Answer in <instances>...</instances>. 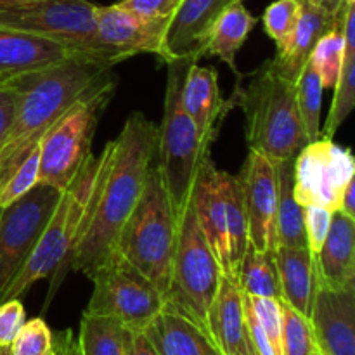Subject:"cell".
<instances>
[{
    "label": "cell",
    "mask_w": 355,
    "mask_h": 355,
    "mask_svg": "<svg viewBox=\"0 0 355 355\" xmlns=\"http://www.w3.org/2000/svg\"><path fill=\"white\" fill-rule=\"evenodd\" d=\"M113 141L111 168L71 259V270H80L89 279L116 252L121 231L141 200L158 149V127L144 113L135 111Z\"/></svg>",
    "instance_id": "cell-1"
},
{
    "label": "cell",
    "mask_w": 355,
    "mask_h": 355,
    "mask_svg": "<svg viewBox=\"0 0 355 355\" xmlns=\"http://www.w3.org/2000/svg\"><path fill=\"white\" fill-rule=\"evenodd\" d=\"M10 85L17 90V110L0 149V187L66 111L99 90L116 87V76L111 66L75 58L21 76Z\"/></svg>",
    "instance_id": "cell-2"
},
{
    "label": "cell",
    "mask_w": 355,
    "mask_h": 355,
    "mask_svg": "<svg viewBox=\"0 0 355 355\" xmlns=\"http://www.w3.org/2000/svg\"><path fill=\"white\" fill-rule=\"evenodd\" d=\"M114 153V141L104 146L99 155H90L71 182L61 191L58 205L28 259L26 266L14 277L3 293L2 302L19 298L30 290L31 284L42 279H51L47 302L51 304L58 288L71 270V259L82 241L85 229L92 217L101 189L111 168ZM0 302V304H2Z\"/></svg>",
    "instance_id": "cell-3"
},
{
    "label": "cell",
    "mask_w": 355,
    "mask_h": 355,
    "mask_svg": "<svg viewBox=\"0 0 355 355\" xmlns=\"http://www.w3.org/2000/svg\"><path fill=\"white\" fill-rule=\"evenodd\" d=\"M295 83L281 73L272 58L250 73L248 83L234 92V103L245 116L250 151L260 153L272 163L293 162L309 144Z\"/></svg>",
    "instance_id": "cell-4"
},
{
    "label": "cell",
    "mask_w": 355,
    "mask_h": 355,
    "mask_svg": "<svg viewBox=\"0 0 355 355\" xmlns=\"http://www.w3.org/2000/svg\"><path fill=\"white\" fill-rule=\"evenodd\" d=\"M189 61L168 64L166 75L163 121L158 127V165L165 193L168 196L175 218L180 222L193 196L194 182L205 159L210 156V146L201 135L180 103V83Z\"/></svg>",
    "instance_id": "cell-5"
},
{
    "label": "cell",
    "mask_w": 355,
    "mask_h": 355,
    "mask_svg": "<svg viewBox=\"0 0 355 355\" xmlns=\"http://www.w3.org/2000/svg\"><path fill=\"white\" fill-rule=\"evenodd\" d=\"M179 224L158 170L151 166L141 200L118 239L116 252L144 274L165 298L172 279Z\"/></svg>",
    "instance_id": "cell-6"
},
{
    "label": "cell",
    "mask_w": 355,
    "mask_h": 355,
    "mask_svg": "<svg viewBox=\"0 0 355 355\" xmlns=\"http://www.w3.org/2000/svg\"><path fill=\"white\" fill-rule=\"evenodd\" d=\"M0 28H10L58 42L111 68L116 64L97 38L96 3L89 0L0 2Z\"/></svg>",
    "instance_id": "cell-7"
},
{
    "label": "cell",
    "mask_w": 355,
    "mask_h": 355,
    "mask_svg": "<svg viewBox=\"0 0 355 355\" xmlns=\"http://www.w3.org/2000/svg\"><path fill=\"white\" fill-rule=\"evenodd\" d=\"M222 276L224 272L198 225L193 203H189L179 224L165 307L186 315L207 331L208 311Z\"/></svg>",
    "instance_id": "cell-8"
},
{
    "label": "cell",
    "mask_w": 355,
    "mask_h": 355,
    "mask_svg": "<svg viewBox=\"0 0 355 355\" xmlns=\"http://www.w3.org/2000/svg\"><path fill=\"white\" fill-rule=\"evenodd\" d=\"M94 284L85 312L121 322L128 331H146L165 309L162 291L118 252L90 276Z\"/></svg>",
    "instance_id": "cell-9"
},
{
    "label": "cell",
    "mask_w": 355,
    "mask_h": 355,
    "mask_svg": "<svg viewBox=\"0 0 355 355\" xmlns=\"http://www.w3.org/2000/svg\"><path fill=\"white\" fill-rule=\"evenodd\" d=\"M116 87L99 90L66 111L38 144V184L64 191L83 163L92 155L97 123Z\"/></svg>",
    "instance_id": "cell-10"
},
{
    "label": "cell",
    "mask_w": 355,
    "mask_h": 355,
    "mask_svg": "<svg viewBox=\"0 0 355 355\" xmlns=\"http://www.w3.org/2000/svg\"><path fill=\"white\" fill-rule=\"evenodd\" d=\"M61 191L38 184L14 203L0 208V302L33 253Z\"/></svg>",
    "instance_id": "cell-11"
},
{
    "label": "cell",
    "mask_w": 355,
    "mask_h": 355,
    "mask_svg": "<svg viewBox=\"0 0 355 355\" xmlns=\"http://www.w3.org/2000/svg\"><path fill=\"white\" fill-rule=\"evenodd\" d=\"M355 179V159L349 148L319 137L293 159V194L302 207L340 210L343 191Z\"/></svg>",
    "instance_id": "cell-12"
},
{
    "label": "cell",
    "mask_w": 355,
    "mask_h": 355,
    "mask_svg": "<svg viewBox=\"0 0 355 355\" xmlns=\"http://www.w3.org/2000/svg\"><path fill=\"white\" fill-rule=\"evenodd\" d=\"M243 189L250 246L259 252L277 248V175L276 166L260 153L248 151L238 175Z\"/></svg>",
    "instance_id": "cell-13"
},
{
    "label": "cell",
    "mask_w": 355,
    "mask_h": 355,
    "mask_svg": "<svg viewBox=\"0 0 355 355\" xmlns=\"http://www.w3.org/2000/svg\"><path fill=\"white\" fill-rule=\"evenodd\" d=\"M97 38L114 62L137 54H155L162 59L168 21L139 17L116 3L96 6Z\"/></svg>",
    "instance_id": "cell-14"
},
{
    "label": "cell",
    "mask_w": 355,
    "mask_h": 355,
    "mask_svg": "<svg viewBox=\"0 0 355 355\" xmlns=\"http://www.w3.org/2000/svg\"><path fill=\"white\" fill-rule=\"evenodd\" d=\"M243 0H182L170 17L163 40L162 61H198L215 21L232 3Z\"/></svg>",
    "instance_id": "cell-15"
},
{
    "label": "cell",
    "mask_w": 355,
    "mask_h": 355,
    "mask_svg": "<svg viewBox=\"0 0 355 355\" xmlns=\"http://www.w3.org/2000/svg\"><path fill=\"white\" fill-rule=\"evenodd\" d=\"M309 322L319 354L355 355V288L318 284Z\"/></svg>",
    "instance_id": "cell-16"
},
{
    "label": "cell",
    "mask_w": 355,
    "mask_h": 355,
    "mask_svg": "<svg viewBox=\"0 0 355 355\" xmlns=\"http://www.w3.org/2000/svg\"><path fill=\"white\" fill-rule=\"evenodd\" d=\"M75 58L85 55L37 35L0 28V83H10Z\"/></svg>",
    "instance_id": "cell-17"
},
{
    "label": "cell",
    "mask_w": 355,
    "mask_h": 355,
    "mask_svg": "<svg viewBox=\"0 0 355 355\" xmlns=\"http://www.w3.org/2000/svg\"><path fill=\"white\" fill-rule=\"evenodd\" d=\"M191 203H193L198 225L210 245L222 272L231 277L227 229H225V205L224 193H222V170L215 166L210 156L205 159L198 172Z\"/></svg>",
    "instance_id": "cell-18"
},
{
    "label": "cell",
    "mask_w": 355,
    "mask_h": 355,
    "mask_svg": "<svg viewBox=\"0 0 355 355\" xmlns=\"http://www.w3.org/2000/svg\"><path fill=\"white\" fill-rule=\"evenodd\" d=\"M180 103L208 142L217 139L225 113L234 101H225L218 87V73L191 59L180 83Z\"/></svg>",
    "instance_id": "cell-19"
},
{
    "label": "cell",
    "mask_w": 355,
    "mask_h": 355,
    "mask_svg": "<svg viewBox=\"0 0 355 355\" xmlns=\"http://www.w3.org/2000/svg\"><path fill=\"white\" fill-rule=\"evenodd\" d=\"M245 300L238 281L224 274L207 318V333L222 355H236L250 347Z\"/></svg>",
    "instance_id": "cell-20"
},
{
    "label": "cell",
    "mask_w": 355,
    "mask_h": 355,
    "mask_svg": "<svg viewBox=\"0 0 355 355\" xmlns=\"http://www.w3.org/2000/svg\"><path fill=\"white\" fill-rule=\"evenodd\" d=\"M319 284L335 290L355 288V220L335 211L326 241L315 255Z\"/></svg>",
    "instance_id": "cell-21"
},
{
    "label": "cell",
    "mask_w": 355,
    "mask_h": 355,
    "mask_svg": "<svg viewBox=\"0 0 355 355\" xmlns=\"http://www.w3.org/2000/svg\"><path fill=\"white\" fill-rule=\"evenodd\" d=\"M274 260L279 274L281 300L309 319L319 284L315 255L309 248L277 246Z\"/></svg>",
    "instance_id": "cell-22"
},
{
    "label": "cell",
    "mask_w": 355,
    "mask_h": 355,
    "mask_svg": "<svg viewBox=\"0 0 355 355\" xmlns=\"http://www.w3.org/2000/svg\"><path fill=\"white\" fill-rule=\"evenodd\" d=\"M343 16H345V12L342 16H333L318 3L304 0L300 19H298L286 51L274 55V61H276L281 73L291 82H297L319 38L333 28H342Z\"/></svg>",
    "instance_id": "cell-23"
},
{
    "label": "cell",
    "mask_w": 355,
    "mask_h": 355,
    "mask_svg": "<svg viewBox=\"0 0 355 355\" xmlns=\"http://www.w3.org/2000/svg\"><path fill=\"white\" fill-rule=\"evenodd\" d=\"M146 331L162 355H222L201 326L173 309H163Z\"/></svg>",
    "instance_id": "cell-24"
},
{
    "label": "cell",
    "mask_w": 355,
    "mask_h": 355,
    "mask_svg": "<svg viewBox=\"0 0 355 355\" xmlns=\"http://www.w3.org/2000/svg\"><path fill=\"white\" fill-rule=\"evenodd\" d=\"M255 24L257 17H253L252 12L246 9L245 0L232 3L215 21L214 28H211L210 35L205 42L203 55L218 58L236 75L241 76L238 71V66H236V55H238L239 49L243 47L246 38L250 37Z\"/></svg>",
    "instance_id": "cell-25"
},
{
    "label": "cell",
    "mask_w": 355,
    "mask_h": 355,
    "mask_svg": "<svg viewBox=\"0 0 355 355\" xmlns=\"http://www.w3.org/2000/svg\"><path fill=\"white\" fill-rule=\"evenodd\" d=\"M343 37H345V61L342 75L335 87L331 110L328 113L324 127H321V137L333 139L338 128L350 116L355 104V3H350L343 16Z\"/></svg>",
    "instance_id": "cell-26"
},
{
    "label": "cell",
    "mask_w": 355,
    "mask_h": 355,
    "mask_svg": "<svg viewBox=\"0 0 355 355\" xmlns=\"http://www.w3.org/2000/svg\"><path fill=\"white\" fill-rule=\"evenodd\" d=\"M277 175V246L307 248L304 207L293 194V162L274 163Z\"/></svg>",
    "instance_id": "cell-27"
},
{
    "label": "cell",
    "mask_w": 355,
    "mask_h": 355,
    "mask_svg": "<svg viewBox=\"0 0 355 355\" xmlns=\"http://www.w3.org/2000/svg\"><path fill=\"white\" fill-rule=\"evenodd\" d=\"M132 335L114 319L83 312L76 338L82 355H127Z\"/></svg>",
    "instance_id": "cell-28"
},
{
    "label": "cell",
    "mask_w": 355,
    "mask_h": 355,
    "mask_svg": "<svg viewBox=\"0 0 355 355\" xmlns=\"http://www.w3.org/2000/svg\"><path fill=\"white\" fill-rule=\"evenodd\" d=\"M222 193L225 205V229H227L229 260H231V277H238L239 263L250 246L248 218L243 201V189L238 175L222 172Z\"/></svg>",
    "instance_id": "cell-29"
},
{
    "label": "cell",
    "mask_w": 355,
    "mask_h": 355,
    "mask_svg": "<svg viewBox=\"0 0 355 355\" xmlns=\"http://www.w3.org/2000/svg\"><path fill=\"white\" fill-rule=\"evenodd\" d=\"M236 281L246 297L281 300V283L274 252H259L248 246L239 263Z\"/></svg>",
    "instance_id": "cell-30"
},
{
    "label": "cell",
    "mask_w": 355,
    "mask_h": 355,
    "mask_svg": "<svg viewBox=\"0 0 355 355\" xmlns=\"http://www.w3.org/2000/svg\"><path fill=\"white\" fill-rule=\"evenodd\" d=\"M345 61V37L343 26L326 31L315 44L309 64L314 68L324 89H335Z\"/></svg>",
    "instance_id": "cell-31"
},
{
    "label": "cell",
    "mask_w": 355,
    "mask_h": 355,
    "mask_svg": "<svg viewBox=\"0 0 355 355\" xmlns=\"http://www.w3.org/2000/svg\"><path fill=\"white\" fill-rule=\"evenodd\" d=\"M322 90H324V87H322L318 73L307 62L302 69L297 83H295V92H297V106L302 120H304L309 142L321 137Z\"/></svg>",
    "instance_id": "cell-32"
},
{
    "label": "cell",
    "mask_w": 355,
    "mask_h": 355,
    "mask_svg": "<svg viewBox=\"0 0 355 355\" xmlns=\"http://www.w3.org/2000/svg\"><path fill=\"white\" fill-rule=\"evenodd\" d=\"M281 345L283 355H312L318 352L311 322L281 300Z\"/></svg>",
    "instance_id": "cell-33"
},
{
    "label": "cell",
    "mask_w": 355,
    "mask_h": 355,
    "mask_svg": "<svg viewBox=\"0 0 355 355\" xmlns=\"http://www.w3.org/2000/svg\"><path fill=\"white\" fill-rule=\"evenodd\" d=\"M304 0H276L263 12V28L266 33L274 40L277 54L286 51L293 31L300 19Z\"/></svg>",
    "instance_id": "cell-34"
},
{
    "label": "cell",
    "mask_w": 355,
    "mask_h": 355,
    "mask_svg": "<svg viewBox=\"0 0 355 355\" xmlns=\"http://www.w3.org/2000/svg\"><path fill=\"white\" fill-rule=\"evenodd\" d=\"M38 172H40V153L37 146L0 187V208L14 203L30 193L35 186H38Z\"/></svg>",
    "instance_id": "cell-35"
},
{
    "label": "cell",
    "mask_w": 355,
    "mask_h": 355,
    "mask_svg": "<svg viewBox=\"0 0 355 355\" xmlns=\"http://www.w3.org/2000/svg\"><path fill=\"white\" fill-rule=\"evenodd\" d=\"M10 350L12 355H52L55 352V336L44 319L35 318L24 322Z\"/></svg>",
    "instance_id": "cell-36"
},
{
    "label": "cell",
    "mask_w": 355,
    "mask_h": 355,
    "mask_svg": "<svg viewBox=\"0 0 355 355\" xmlns=\"http://www.w3.org/2000/svg\"><path fill=\"white\" fill-rule=\"evenodd\" d=\"M333 215L335 211L322 207H305L304 208V222H305V236H307V248L311 253L318 255L322 243L326 241L329 227H331Z\"/></svg>",
    "instance_id": "cell-37"
},
{
    "label": "cell",
    "mask_w": 355,
    "mask_h": 355,
    "mask_svg": "<svg viewBox=\"0 0 355 355\" xmlns=\"http://www.w3.org/2000/svg\"><path fill=\"white\" fill-rule=\"evenodd\" d=\"M182 0H120L118 7L151 21H170Z\"/></svg>",
    "instance_id": "cell-38"
},
{
    "label": "cell",
    "mask_w": 355,
    "mask_h": 355,
    "mask_svg": "<svg viewBox=\"0 0 355 355\" xmlns=\"http://www.w3.org/2000/svg\"><path fill=\"white\" fill-rule=\"evenodd\" d=\"M26 322V312L19 298L0 304V347H10L19 329Z\"/></svg>",
    "instance_id": "cell-39"
},
{
    "label": "cell",
    "mask_w": 355,
    "mask_h": 355,
    "mask_svg": "<svg viewBox=\"0 0 355 355\" xmlns=\"http://www.w3.org/2000/svg\"><path fill=\"white\" fill-rule=\"evenodd\" d=\"M17 110V90L10 83H0V149L9 135Z\"/></svg>",
    "instance_id": "cell-40"
},
{
    "label": "cell",
    "mask_w": 355,
    "mask_h": 355,
    "mask_svg": "<svg viewBox=\"0 0 355 355\" xmlns=\"http://www.w3.org/2000/svg\"><path fill=\"white\" fill-rule=\"evenodd\" d=\"M127 355H162L158 347L155 345L153 338L148 331H139L132 335L130 347H128Z\"/></svg>",
    "instance_id": "cell-41"
},
{
    "label": "cell",
    "mask_w": 355,
    "mask_h": 355,
    "mask_svg": "<svg viewBox=\"0 0 355 355\" xmlns=\"http://www.w3.org/2000/svg\"><path fill=\"white\" fill-rule=\"evenodd\" d=\"M55 350H58V355H82L78 338L73 335L71 329H66L55 336Z\"/></svg>",
    "instance_id": "cell-42"
},
{
    "label": "cell",
    "mask_w": 355,
    "mask_h": 355,
    "mask_svg": "<svg viewBox=\"0 0 355 355\" xmlns=\"http://www.w3.org/2000/svg\"><path fill=\"white\" fill-rule=\"evenodd\" d=\"M347 217L354 218L355 220V179L343 191L342 201H340V210Z\"/></svg>",
    "instance_id": "cell-43"
},
{
    "label": "cell",
    "mask_w": 355,
    "mask_h": 355,
    "mask_svg": "<svg viewBox=\"0 0 355 355\" xmlns=\"http://www.w3.org/2000/svg\"><path fill=\"white\" fill-rule=\"evenodd\" d=\"M350 3H355V0H319L318 6H321L333 16H342Z\"/></svg>",
    "instance_id": "cell-44"
},
{
    "label": "cell",
    "mask_w": 355,
    "mask_h": 355,
    "mask_svg": "<svg viewBox=\"0 0 355 355\" xmlns=\"http://www.w3.org/2000/svg\"><path fill=\"white\" fill-rule=\"evenodd\" d=\"M3 3H28V2H38V0H0Z\"/></svg>",
    "instance_id": "cell-45"
},
{
    "label": "cell",
    "mask_w": 355,
    "mask_h": 355,
    "mask_svg": "<svg viewBox=\"0 0 355 355\" xmlns=\"http://www.w3.org/2000/svg\"><path fill=\"white\" fill-rule=\"evenodd\" d=\"M236 355H257V354H255V350L252 349V343H250V347H248V349L241 350V352H239V354H236Z\"/></svg>",
    "instance_id": "cell-46"
},
{
    "label": "cell",
    "mask_w": 355,
    "mask_h": 355,
    "mask_svg": "<svg viewBox=\"0 0 355 355\" xmlns=\"http://www.w3.org/2000/svg\"><path fill=\"white\" fill-rule=\"evenodd\" d=\"M0 355H12L10 347H0Z\"/></svg>",
    "instance_id": "cell-47"
},
{
    "label": "cell",
    "mask_w": 355,
    "mask_h": 355,
    "mask_svg": "<svg viewBox=\"0 0 355 355\" xmlns=\"http://www.w3.org/2000/svg\"><path fill=\"white\" fill-rule=\"evenodd\" d=\"M307 2H312V3H318L319 0H307Z\"/></svg>",
    "instance_id": "cell-48"
},
{
    "label": "cell",
    "mask_w": 355,
    "mask_h": 355,
    "mask_svg": "<svg viewBox=\"0 0 355 355\" xmlns=\"http://www.w3.org/2000/svg\"><path fill=\"white\" fill-rule=\"evenodd\" d=\"M312 355H321V354H319V352H315V354H312Z\"/></svg>",
    "instance_id": "cell-49"
},
{
    "label": "cell",
    "mask_w": 355,
    "mask_h": 355,
    "mask_svg": "<svg viewBox=\"0 0 355 355\" xmlns=\"http://www.w3.org/2000/svg\"><path fill=\"white\" fill-rule=\"evenodd\" d=\"M52 355H58V350H55V352H54V354H52Z\"/></svg>",
    "instance_id": "cell-50"
}]
</instances>
